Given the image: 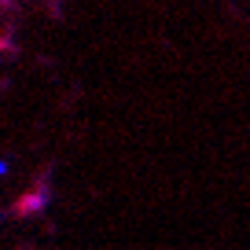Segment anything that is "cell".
<instances>
[{"mask_svg": "<svg viewBox=\"0 0 250 250\" xmlns=\"http://www.w3.org/2000/svg\"><path fill=\"white\" fill-rule=\"evenodd\" d=\"M44 203H48V173H41V177H37V184H33L30 191H26V195H19V199H15L11 213H15V217H30V213L44 210Z\"/></svg>", "mask_w": 250, "mask_h": 250, "instance_id": "obj_1", "label": "cell"}]
</instances>
